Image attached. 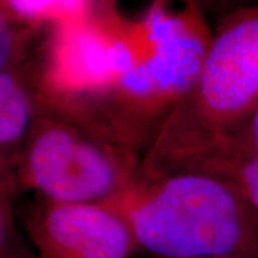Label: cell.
<instances>
[{"instance_id": "obj_2", "label": "cell", "mask_w": 258, "mask_h": 258, "mask_svg": "<svg viewBox=\"0 0 258 258\" xmlns=\"http://www.w3.org/2000/svg\"><path fill=\"white\" fill-rule=\"evenodd\" d=\"M138 247L161 258L258 257V208L231 181L182 171L138 185L111 205Z\"/></svg>"}, {"instance_id": "obj_10", "label": "cell", "mask_w": 258, "mask_h": 258, "mask_svg": "<svg viewBox=\"0 0 258 258\" xmlns=\"http://www.w3.org/2000/svg\"><path fill=\"white\" fill-rule=\"evenodd\" d=\"M0 218H2V244L0 258H37L20 240L15 225V204L10 201L0 203Z\"/></svg>"}, {"instance_id": "obj_13", "label": "cell", "mask_w": 258, "mask_h": 258, "mask_svg": "<svg viewBox=\"0 0 258 258\" xmlns=\"http://www.w3.org/2000/svg\"><path fill=\"white\" fill-rule=\"evenodd\" d=\"M208 2H210V0H208ZM207 5H208V3H207ZM205 8H207V6H205Z\"/></svg>"}, {"instance_id": "obj_5", "label": "cell", "mask_w": 258, "mask_h": 258, "mask_svg": "<svg viewBox=\"0 0 258 258\" xmlns=\"http://www.w3.org/2000/svg\"><path fill=\"white\" fill-rule=\"evenodd\" d=\"M39 109L33 55L0 71V195H8Z\"/></svg>"}, {"instance_id": "obj_12", "label": "cell", "mask_w": 258, "mask_h": 258, "mask_svg": "<svg viewBox=\"0 0 258 258\" xmlns=\"http://www.w3.org/2000/svg\"><path fill=\"white\" fill-rule=\"evenodd\" d=\"M200 3H201V6H203L204 10H205V6H207V3H208V0H200Z\"/></svg>"}, {"instance_id": "obj_11", "label": "cell", "mask_w": 258, "mask_h": 258, "mask_svg": "<svg viewBox=\"0 0 258 258\" xmlns=\"http://www.w3.org/2000/svg\"><path fill=\"white\" fill-rule=\"evenodd\" d=\"M254 5H257V0H210L205 10L220 12L222 15L228 10L242 8V6H254Z\"/></svg>"}, {"instance_id": "obj_4", "label": "cell", "mask_w": 258, "mask_h": 258, "mask_svg": "<svg viewBox=\"0 0 258 258\" xmlns=\"http://www.w3.org/2000/svg\"><path fill=\"white\" fill-rule=\"evenodd\" d=\"M37 258H129L138 247L128 221L106 204L57 203L37 195L15 204Z\"/></svg>"}, {"instance_id": "obj_3", "label": "cell", "mask_w": 258, "mask_h": 258, "mask_svg": "<svg viewBox=\"0 0 258 258\" xmlns=\"http://www.w3.org/2000/svg\"><path fill=\"white\" fill-rule=\"evenodd\" d=\"M141 157L85 120L39 101L8 195L75 204L119 203L139 184Z\"/></svg>"}, {"instance_id": "obj_14", "label": "cell", "mask_w": 258, "mask_h": 258, "mask_svg": "<svg viewBox=\"0 0 258 258\" xmlns=\"http://www.w3.org/2000/svg\"><path fill=\"white\" fill-rule=\"evenodd\" d=\"M254 258H258V257H254Z\"/></svg>"}, {"instance_id": "obj_6", "label": "cell", "mask_w": 258, "mask_h": 258, "mask_svg": "<svg viewBox=\"0 0 258 258\" xmlns=\"http://www.w3.org/2000/svg\"><path fill=\"white\" fill-rule=\"evenodd\" d=\"M47 26L18 18L0 9V71L25 63L35 53L33 43Z\"/></svg>"}, {"instance_id": "obj_9", "label": "cell", "mask_w": 258, "mask_h": 258, "mask_svg": "<svg viewBox=\"0 0 258 258\" xmlns=\"http://www.w3.org/2000/svg\"><path fill=\"white\" fill-rule=\"evenodd\" d=\"M214 157L258 159V109L234 135H231L221 147L217 148L212 154L204 158L203 161ZM203 161H200L198 164H201Z\"/></svg>"}, {"instance_id": "obj_1", "label": "cell", "mask_w": 258, "mask_h": 258, "mask_svg": "<svg viewBox=\"0 0 258 258\" xmlns=\"http://www.w3.org/2000/svg\"><path fill=\"white\" fill-rule=\"evenodd\" d=\"M258 109V5L222 13L200 74L141 159L139 185L188 171Z\"/></svg>"}, {"instance_id": "obj_8", "label": "cell", "mask_w": 258, "mask_h": 258, "mask_svg": "<svg viewBox=\"0 0 258 258\" xmlns=\"http://www.w3.org/2000/svg\"><path fill=\"white\" fill-rule=\"evenodd\" d=\"M192 169L220 175L237 185L244 195L258 208V159L214 157L203 161ZM188 169V171H192Z\"/></svg>"}, {"instance_id": "obj_7", "label": "cell", "mask_w": 258, "mask_h": 258, "mask_svg": "<svg viewBox=\"0 0 258 258\" xmlns=\"http://www.w3.org/2000/svg\"><path fill=\"white\" fill-rule=\"evenodd\" d=\"M99 0H2V10L18 18L49 26L52 23L86 16Z\"/></svg>"}]
</instances>
